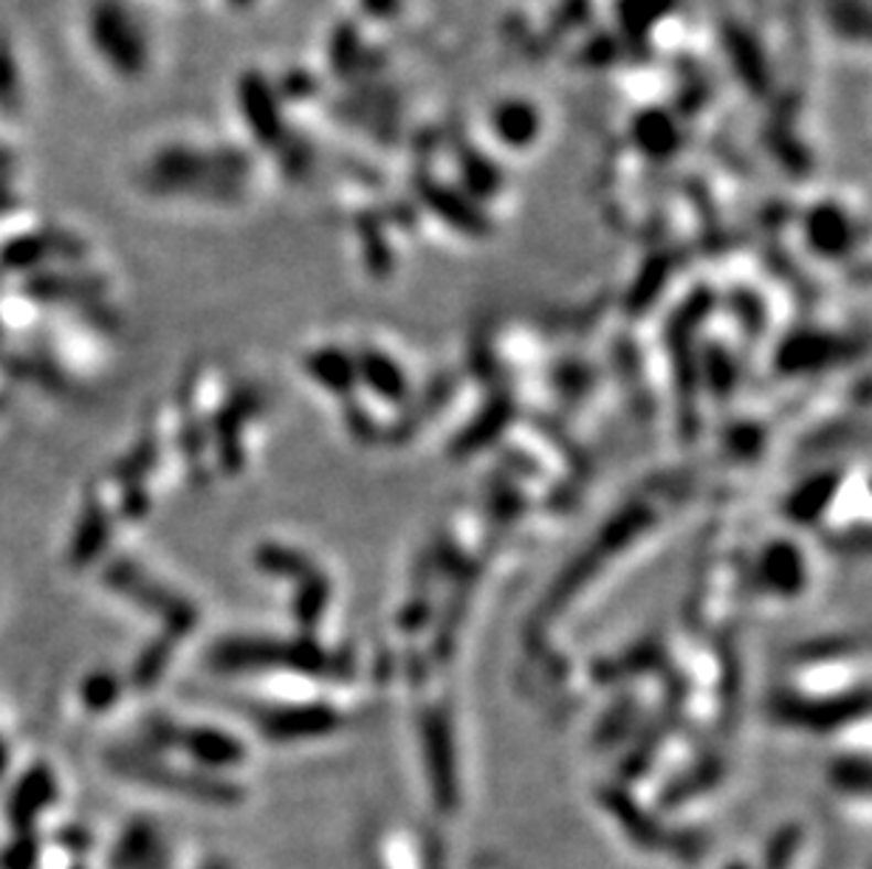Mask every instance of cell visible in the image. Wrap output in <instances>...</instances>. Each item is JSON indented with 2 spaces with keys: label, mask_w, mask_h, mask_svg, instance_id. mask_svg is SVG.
Masks as SVG:
<instances>
[{
  "label": "cell",
  "mask_w": 872,
  "mask_h": 869,
  "mask_svg": "<svg viewBox=\"0 0 872 869\" xmlns=\"http://www.w3.org/2000/svg\"><path fill=\"white\" fill-rule=\"evenodd\" d=\"M232 3H238V7H246V3H251V0H232Z\"/></svg>",
  "instance_id": "8fae6325"
},
{
  "label": "cell",
  "mask_w": 872,
  "mask_h": 869,
  "mask_svg": "<svg viewBox=\"0 0 872 869\" xmlns=\"http://www.w3.org/2000/svg\"><path fill=\"white\" fill-rule=\"evenodd\" d=\"M110 537V517L105 512L103 505L97 500H90L85 505L83 519L77 525V534H74V543H71V562L77 565H88L103 554V548L108 545Z\"/></svg>",
  "instance_id": "3957f363"
},
{
  "label": "cell",
  "mask_w": 872,
  "mask_h": 869,
  "mask_svg": "<svg viewBox=\"0 0 872 869\" xmlns=\"http://www.w3.org/2000/svg\"><path fill=\"white\" fill-rule=\"evenodd\" d=\"M90 40L116 71L136 74L144 65V37L136 20L114 0H103L90 14Z\"/></svg>",
  "instance_id": "7a4b0ae2"
},
{
  "label": "cell",
  "mask_w": 872,
  "mask_h": 869,
  "mask_svg": "<svg viewBox=\"0 0 872 869\" xmlns=\"http://www.w3.org/2000/svg\"><path fill=\"white\" fill-rule=\"evenodd\" d=\"M7 768V751H3V745H0V771Z\"/></svg>",
  "instance_id": "30bf717a"
},
{
  "label": "cell",
  "mask_w": 872,
  "mask_h": 869,
  "mask_svg": "<svg viewBox=\"0 0 872 869\" xmlns=\"http://www.w3.org/2000/svg\"><path fill=\"white\" fill-rule=\"evenodd\" d=\"M184 745L193 751V757L209 762V765H229V762H238L244 757V748L238 742L212 729L186 731Z\"/></svg>",
  "instance_id": "5b68a950"
},
{
  "label": "cell",
  "mask_w": 872,
  "mask_h": 869,
  "mask_svg": "<svg viewBox=\"0 0 872 869\" xmlns=\"http://www.w3.org/2000/svg\"><path fill=\"white\" fill-rule=\"evenodd\" d=\"M54 796V782L49 768H32L23 780H20L18 791L12 796V816L18 818L20 825L32 818L40 807L49 805V800Z\"/></svg>",
  "instance_id": "277c9868"
},
{
  "label": "cell",
  "mask_w": 872,
  "mask_h": 869,
  "mask_svg": "<svg viewBox=\"0 0 872 869\" xmlns=\"http://www.w3.org/2000/svg\"><path fill=\"white\" fill-rule=\"evenodd\" d=\"M738 869H743V867H738Z\"/></svg>",
  "instance_id": "7c38bea8"
},
{
  "label": "cell",
  "mask_w": 872,
  "mask_h": 869,
  "mask_svg": "<svg viewBox=\"0 0 872 869\" xmlns=\"http://www.w3.org/2000/svg\"><path fill=\"white\" fill-rule=\"evenodd\" d=\"M153 463H155V443L144 441L133 449L130 458H125V461L116 466V478H119V483L128 489L139 486V480L153 469Z\"/></svg>",
  "instance_id": "ba28073f"
},
{
  "label": "cell",
  "mask_w": 872,
  "mask_h": 869,
  "mask_svg": "<svg viewBox=\"0 0 872 869\" xmlns=\"http://www.w3.org/2000/svg\"><path fill=\"white\" fill-rule=\"evenodd\" d=\"M148 508H150L148 494L141 492L139 486H130L128 494H125V505H122L125 517L139 519V517H144V514H148Z\"/></svg>",
  "instance_id": "9c48e42d"
},
{
  "label": "cell",
  "mask_w": 872,
  "mask_h": 869,
  "mask_svg": "<svg viewBox=\"0 0 872 869\" xmlns=\"http://www.w3.org/2000/svg\"><path fill=\"white\" fill-rule=\"evenodd\" d=\"M173 646H175L173 635H164V639H159L155 644H150L148 650L141 652L139 664H136L133 669V680L139 689H150V686L161 678V672H164L170 655H173Z\"/></svg>",
  "instance_id": "8992f818"
},
{
  "label": "cell",
  "mask_w": 872,
  "mask_h": 869,
  "mask_svg": "<svg viewBox=\"0 0 872 869\" xmlns=\"http://www.w3.org/2000/svg\"><path fill=\"white\" fill-rule=\"evenodd\" d=\"M116 697H119V680L110 672H97V675H90L83 684V704L90 711L110 709Z\"/></svg>",
  "instance_id": "52a82bcc"
},
{
  "label": "cell",
  "mask_w": 872,
  "mask_h": 869,
  "mask_svg": "<svg viewBox=\"0 0 872 869\" xmlns=\"http://www.w3.org/2000/svg\"><path fill=\"white\" fill-rule=\"evenodd\" d=\"M105 582L114 590L125 593L128 599L139 601L141 608L153 610L164 619L168 624V635L181 639L184 633H190L198 624V613L193 610V604H186L184 599H179L175 593H170L168 588L155 584L153 579L141 573L139 568H133L130 562H116L105 570Z\"/></svg>",
  "instance_id": "6da1fadb"
}]
</instances>
